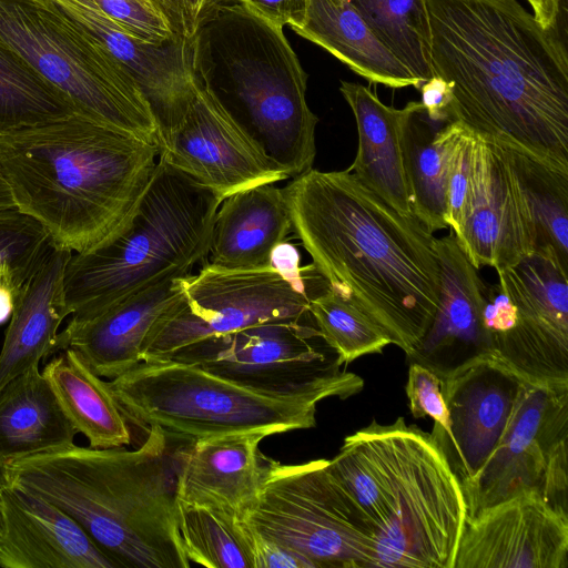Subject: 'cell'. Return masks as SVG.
I'll use <instances>...</instances> for the list:
<instances>
[{
	"mask_svg": "<svg viewBox=\"0 0 568 568\" xmlns=\"http://www.w3.org/2000/svg\"><path fill=\"white\" fill-rule=\"evenodd\" d=\"M452 121L568 170V51L517 0H424Z\"/></svg>",
	"mask_w": 568,
	"mask_h": 568,
	"instance_id": "6da1fadb",
	"label": "cell"
},
{
	"mask_svg": "<svg viewBox=\"0 0 568 568\" xmlns=\"http://www.w3.org/2000/svg\"><path fill=\"white\" fill-rule=\"evenodd\" d=\"M283 191L292 232L327 286L410 354L439 304L435 236L347 170L312 168Z\"/></svg>",
	"mask_w": 568,
	"mask_h": 568,
	"instance_id": "7a4b0ae2",
	"label": "cell"
},
{
	"mask_svg": "<svg viewBox=\"0 0 568 568\" xmlns=\"http://www.w3.org/2000/svg\"><path fill=\"white\" fill-rule=\"evenodd\" d=\"M159 154L156 144L78 111L0 133V168L16 207L72 253L126 225Z\"/></svg>",
	"mask_w": 568,
	"mask_h": 568,
	"instance_id": "3957f363",
	"label": "cell"
},
{
	"mask_svg": "<svg viewBox=\"0 0 568 568\" xmlns=\"http://www.w3.org/2000/svg\"><path fill=\"white\" fill-rule=\"evenodd\" d=\"M168 444L159 426L135 449L73 443L11 463L10 485L63 510L116 568H189Z\"/></svg>",
	"mask_w": 568,
	"mask_h": 568,
	"instance_id": "277c9868",
	"label": "cell"
},
{
	"mask_svg": "<svg viewBox=\"0 0 568 568\" xmlns=\"http://www.w3.org/2000/svg\"><path fill=\"white\" fill-rule=\"evenodd\" d=\"M328 467L371 523L374 568H454L467 507L430 434L403 417L373 420Z\"/></svg>",
	"mask_w": 568,
	"mask_h": 568,
	"instance_id": "5b68a950",
	"label": "cell"
},
{
	"mask_svg": "<svg viewBox=\"0 0 568 568\" xmlns=\"http://www.w3.org/2000/svg\"><path fill=\"white\" fill-rule=\"evenodd\" d=\"M190 50L196 81L288 179L312 169L318 118L283 28L232 2L195 32Z\"/></svg>",
	"mask_w": 568,
	"mask_h": 568,
	"instance_id": "8992f818",
	"label": "cell"
},
{
	"mask_svg": "<svg viewBox=\"0 0 568 568\" xmlns=\"http://www.w3.org/2000/svg\"><path fill=\"white\" fill-rule=\"evenodd\" d=\"M222 199L163 156L126 225L102 245L72 253L63 294L72 318H91L128 296L181 277L210 251Z\"/></svg>",
	"mask_w": 568,
	"mask_h": 568,
	"instance_id": "52a82bcc",
	"label": "cell"
},
{
	"mask_svg": "<svg viewBox=\"0 0 568 568\" xmlns=\"http://www.w3.org/2000/svg\"><path fill=\"white\" fill-rule=\"evenodd\" d=\"M131 424L159 426L186 442L239 433L267 436L316 425L320 394L257 392L175 361L142 362L108 382Z\"/></svg>",
	"mask_w": 568,
	"mask_h": 568,
	"instance_id": "ba28073f",
	"label": "cell"
},
{
	"mask_svg": "<svg viewBox=\"0 0 568 568\" xmlns=\"http://www.w3.org/2000/svg\"><path fill=\"white\" fill-rule=\"evenodd\" d=\"M0 39L78 112L159 144L150 104L132 74L52 0H0Z\"/></svg>",
	"mask_w": 568,
	"mask_h": 568,
	"instance_id": "9c48e42d",
	"label": "cell"
},
{
	"mask_svg": "<svg viewBox=\"0 0 568 568\" xmlns=\"http://www.w3.org/2000/svg\"><path fill=\"white\" fill-rule=\"evenodd\" d=\"M328 462L267 457L261 491L242 519L314 568H374L371 523Z\"/></svg>",
	"mask_w": 568,
	"mask_h": 568,
	"instance_id": "30bf717a",
	"label": "cell"
},
{
	"mask_svg": "<svg viewBox=\"0 0 568 568\" xmlns=\"http://www.w3.org/2000/svg\"><path fill=\"white\" fill-rule=\"evenodd\" d=\"M166 359L193 364L273 395L320 394L346 399L364 387L361 376L341 369L336 353L317 328L303 321L266 322L206 338Z\"/></svg>",
	"mask_w": 568,
	"mask_h": 568,
	"instance_id": "8fae6325",
	"label": "cell"
},
{
	"mask_svg": "<svg viewBox=\"0 0 568 568\" xmlns=\"http://www.w3.org/2000/svg\"><path fill=\"white\" fill-rule=\"evenodd\" d=\"M183 297L163 313L142 345V362L169 358L200 341L274 321H303L310 295L271 266L229 270L209 263L182 278Z\"/></svg>",
	"mask_w": 568,
	"mask_h": 568,
	"instance_id": "7c38bea8",
	"label": "cell"
},
{
	"mask_svg": "<svg viewBox=\"0 0 568 568\" xmlns=\"http://www.w3.org/2000/svg\"><path fill=\"white\" fill-rule=\"evenodd\" d=\"M527 489L568 514V385L523 379L499 443L463 488L466 518Z\"/></svg>",
	"mask_w": 568,
	"mask_h": 568,
	"instance_id": "4fadbf2b",
	"label": "cell"
},
{
	"mask_svg": "<svg viewBox=\"0 0 568 568\" xmlns=\"http://www.w3.org/2000/svg\"><path fill=\"white\" fill-rule=\"evenodd\" d=\"M497 274L517 311L515 325L494 337L497 357L525 381L568 385V268L539 247Z\"/></svg>",
	"mask_w": 568,
	"mask_h": 568,
	"instance_id": "5bb4252c",
	"label": "cell"
},
{
	"mask_svg": "<svg viewBox=\"0 0 568 568\" xmlns=\"http://www.w3.org/2000/svg\"><path fill=\"white\" fill-rule=\"evenodd\" d=\"M453 233L478 271L509 267L536 251L532 207L508 144L474 132L468 190Z\"/></svg>",
	"mask_w": 568,
	"mask_h": 568,
	"instance_id": "9a60e30c",
	"label": "cell"
},
{
	"mask_svg": "<svg viewBox=\"0 0 568 568\" xmlns=\"http://www.w3.org/2000/svg\"><path fill=\"white\" fill-rule=\"evenodd\" d=\"M454 568H568V514L536 489L465 519Z\"/></svg>",
	"mask_w": 568,
	"mask_h": 568,
	"instance_id": "2e32d148",
	"label": "cell"
},
{
	"mask_svg": "<svg viewBox=\"0 0 568 568\" xmlns=\"http://www.w3.org/2000/svg\"><path fill=\"white\" fill-rule=\"evenodd\" d=\"M159 156L210 187L222 201L239 191L288 179L194 77L172 145Z\"/></svg>",
	"mask_w": 568,
	"mask_h": 568,
	"instance_id": "e0dca14e",
	"label": "cell"
},
{
	"mask_svg": "<svg viewBox=\"0 0 568 568\" xmlns=\"http://www.w3.org/2000/svg\"><path fill=\"white\" fill-rule=\"evenodd\" d=\"M521 382L496 354L476 359L442 379L448 432L430 435L462 489L477 476L499 443Z\"/></svg>",
	"mask_w": 568,
	"mask_h": 568,
	"instance_id": "ac0fdd59",
	"label": "cell"
},
{
	"mask_svg": "<svg viewBox=\"0 0 568 568\" xmlns=\"http://www.w3.org/2000/svg\"><path fill=\"white\" fill-rule=\"evenodd\" d=\"M52 1L99 39L132 74L153 113L160 153L168 151L191 98V41L178 37L164 43L148 42L114 22L93 0Z\"/></svg>",
	"mask_w": 568,
	"mask_h": 568,
	"instance_id": "d6986e66",
	"label": "cell"
},
{
	"mask_svg": "<svg viewBox=\"0 0 568 568\" xmlns=\"http://www.w3.org/2000/svg\"><path fill=\"white\" fill-rule=\"evenodd\" d=\"M440 267L439 304L409 363L419 364L443 379L463 366L495 355L494 341L484 322L489 286L468 261L450 231L436 239Z\"/></svg>",
	"mask_w": 568,
	"mask_h": 568,
	"instance_id": "ffe728a7",
	"label": "cell"
},
{
	"mask_svg": "<svg viewBox=\"0 0 568 568\" xmlns=\"http://www.w3.org/2000/svg\"><path fill=\"white\" fill-rule=\"evenodd\" d=\"M264 433L200 438L172 453L175 503L206 505L243 518L261 491L266 459Z\"/></svg>",
	"mask_w": 568,
	"mask_h": 568,
	"instance_id": "44dd1931",
	"label": "cell"
},
{
	"mask_svg": "<svg viewBox=\"0 0 568 568\" xmlns=\"http://www.w3.org/2000/svg\"><path fill=\"white\" fill-rule=\"evenodd\" d=\"M2 568H116L53 504L14 486L0 489Z\"/></svg>",
	"mask_w": 568,
	"mask_h": 568,
	"instance_id": "7402d4cb",
	"label": "cell"
},
{
	"mask_svg": "<svg viewBox=\"0 0 568 568\" xmlns=\"http://www.w3.org/2000/svg\"><path fill=\"white\" fill-rule=\"evenodd\" d=\"M182 278L164 280L91 318L71 317L59 332L55 354L71 348L93 373L110 379L131 371L142 363V345L153 324L183 297Z\"/></svg>",
	"mask_w": 568,
	"mask_h": 568,
	"instance_id": "603a6c76",
	"label": "cell"
},
{
	"mask_svg": "<svg viewBox=\"0 0 568 568\" xmlns=\"http://www.w3.org/2000/svg\"><path fill=\"white\" fill-rule=\"evenodd\" d=\"M339 91L353 112L358 133L357 153L347 171L398 213L414 216L405 136L414 114L424 111L422 102H408L403 109L388 106L355 82L342 81Z\"/></svg>",
	"mask_w": 568,
	"mask_h": 568,
	"instance_id": "cb8c5ba5",
	"label": "cell"
},
{
	"mask_svg": "<svg viewBox=\"0 0 568 568\" xmlns=\"http://www.w3.org/2000/svg\"><path fill=\"white\" fill-rule=\"evenodd\" d=\"M71 254L50 243L20 286L0 351V390L16 376L55 354L59 327L70 315L63 277Z\"/></svg>",
	"mask_w": 568,
	"mask_h": 568,
	"instance_id": "d4e9b609",
	"label": "cell"
},
{
	"mask_svg": "<svg viewBox=\"0 0 568 568\" xmlns=\"http://www.w3.org/2000/svg\"><path fill=\"white\" fill-rule=\"evenodd\" d=\"M291 232L283 189L266 183L239 191L217 209L209 264L229 270L267 267L272 251Z\"/></svg>",
	"mask_w": 568,
	"mask_h": 568,
	"instance_id": "484cf974",
	"label": "cell"
},
{
	"mask_svg": "<svg viewBox=\"0 0 568 568\" xmlns=\"http://www.w3.org/2000/svg\"><path fill=\"white\" fill-rule=\"evenodd\" d=\"M77 434L39 366L0 390V459L7 466L71 445Z\"/></svg>",
	"mask_w": 568,
	"mask_h": 568,
	"instance_id": "4316f807",
	"label": "cell"
},
{
	"mask_svg": "<svg viewBox=\"0 0 568 568\" xmlns=\"http://www.w3.org/2000/svg\"><path fill=\"white\" fill-rule=\"evenodd\" d=\"M327 50L369 82L390 88L418 80L377 38L348 0H310L306 21L294 30Z\"/></svg>",
	"mask_w": 568,
	"mask_h": 568,
	"instance_id": "83f0119b",
	"label": "cell"
},
{
	"mask_svg": "<svg viewBox=\"0 0 568 568\" xmlns=\"http://www.w3.org/2000/svg\"><path fill=\"white\" fill-rule=\"evenodd\" d=\"M42 374L67 417L90 447H119L132 442L130 423L108 382L93 373L75 351L65 348L53 355Z\"/></svg>",
	"mask_w": 568,
	"mask_h": 568,
	"instance_id": "f1b7e54d",
	"label": "cell"
},
{
	"mask_svg": "<svg viewBox=\"0 0 568 568\" xmlns=\"http://www.w3.org/2000/svg\"><path fill=\"white\" fill-rule=\"evenodd\" d=\"M423 113L414 114L408 124L405 162L413 214L433 234L448 227L445 211L450 122L435 131L428 118L422 119Z\"/></svg>",
	"mask_w": 568,
	"mask_h": 568,
	"instance_id": "f546056e",
	"label": "cell"
},
{
	"mask_svg": "<svg viewBox=\"0 0 568 568\" xmlns=\"http://www.w3.org/2000/svg\"><path fill=\"white\" fill-rule=\"evenodd\" d=\"M187 560L207 568H253L243 520L212 506L175 503Z\"/></svg>",
	"mask_w": 568,
	"mask_h": 568,
	"instance_id": "4dcf8cb0",
	"label": "cell"
},
{
	"mask_svg": "<svg viewBox=\"0 0 568 568\" xmlns=\"http://www.w3.org/2000/svg\"><path fill=\"white\" fill-rule=\"evenodd\" d=\"M77 111L73 103L0 39V133Z\"/></svg>",
	"mask_w": 568,
	"mask_h": 568,
	"instance_id": "1f68e13d",
	"label": "cell"
},
{
	"mask_svg": "<svg viewBox=\"0 0 568 568\" xmlns=\"http://www.w3.org/2000/svg\"><path fill=\"white\" fill-rule=\"evenodd\" d=\"M377 38L418 80L435 74L429 55V27L424 0H348Z\"/></svg>",
	"mask_w": 568,
	"mask_h": 568,
	"instance_id": "d6a6232c",
	"label": "cell"
},
{
	"mask_svg": "<svg viewBox=\"0 0 568 568\" xmlns=\"http://www.w3.org/2000/svg\"><path fill=\"white\" fill-rule=\"evenodd\" d=\"M508 146L532 207L536 250L552 248L568 268V170Z\"/></svg>",
	"mask_w": 568,
	"mask_h": 568,
	"instance_id": "836d02e7",
	"label": "cell"
},
{
	"mask_svg": "<svg viewBox=\"0 0 568 568\" xmlns=\"http://www.w3.org/2000/svg\"><path fill=\"white\" fill-rule=\"evenodd\" d=\"M308 314L341 365L364 355L379 354L392 344L373 320L328 286L310 298Z\"/></svg>",
	"mask_w": 568,
	"mask_h": 568,
	"instance_id": "e575fe53",
	"label": "cell"
},
{
	"mask_svg": "<svg viewBox=\"0 0 568 568\" xmlns=\"http://www.w3.org/2000/svg\"><path fill=\"white\" fill-rule=\"evenodd\" d=\"M50 243L37 220L17 207L0 210V276L23 283Z\"/></svg>",
	"mask_w": 568,
	"mask_h": 568,
	"instance_id": "d590c367",
	"label": "cell"
},
{
	"mask_svg": "<svg viewBox=\"0 0 568 568\" xmlns=\"http://www.w3.org/2000/svg\"><path fill=\"white\" fill-rule=\"evenodd\" d=\"M474 132L457 121L450 122L447 153L445 222L455 232L459 225L468 190Z\"/></svg>",
	"mask_w": 568,
	"mask_h": 568,
	"instance_id": "8d00e7d4",
	"label": "cell"
},
{
	"mask_svg": "<svg viewBox=\"0 0 568 568\" xmlns=\"http://www.w3.org/2000/svg\"><path fill=\"white\" fill-rule=\"evenodd\" d=\"M93 1L114 22L142 40L164 43L179 37L152 0Z\"/></svg>",
	"mask_w": 568,
	"mask_h": 568,
	"instance_id": "74e56055",
	"label": "cell"
},
{
	"mask_svg": "<svg viewBox=\"0 0 568 568\" xmlns=\"http://www.w3.org/2000/svg\"><path fill=\"white\" fill-rule=\"evenodd\" d=\"M406 395L415 418L428 416L434 420L432 435L447 434L448 413L439 376L419 364L409 363Z\"/></svg>",
	"mask_w": 568,
	"mask_h": 568,
	"instance_id": "f35d334b",
	"label": "cell"
},
{
	"mask_svg": "<svg viewBox=\"0 0 568 568\" xmlns=\"http://www.w3.org/2000/svg\"><path fill=\"white\" fill-rule=\"evenodd\" d=\"M164 13L174 32L191 41L195 32L216 11L233 0H152Z\"/></svg>",
	"mask_w": 568,
	"mask_h": 568,
	"instance_id": "ab89813d",
	"label": "cell"
},
{
	"mask_svg": "<svg viewBox=\"0 0 568 568\" xmlns=\"http://www.w3.org/2000/svg\"><path fill=\"white\" fill-rule=\"evenodd\" d=\"M243 525L253 568H314L311 561L282 544L260 534L244 520Z\"/></svg>",
	"mask_w": 568,
	"mask_h": 568,
	"instance_id": "60d3db41",
	"label": "cell"
},
{
	"mask_svg": "<svg viewBox=\"0 0 568 568\" xmlns=\"http://www.w3.org/2000/svg\"><path fill=\"white\" fill-rule=\"evenodd\" d=\"M242 3L253 12L284 28L285 24L296 30L306 21L310 0H233Z\"/></svg>",
	"mask_w": 568,
	"mask_h": 568,
	"instance_id": "b9f144b4",
	"label": "cell"
},
{
	"mask_svg": "<svg viewBox=\"0 0 568 568\" xmlns=\"http://www.w3.org/2000/svg\"><path fill=\"white\" fill-rule=\"evenodd\" d=\"M422 93V104L425 115L432 122H452L453 91L452 84L434 75L432 79L423 82L417 89Z\"/></svg>",
	"mask_w": 568,
	"mask_h": 568,
	"instance_id": "7bdbcfd3",
	"label": "cell"
},
{
	"mask_svg": "<svg viewBox=\"0 0 568 568\" xmlns=\"http://www.w3.org/2000/svg\"><path fill=\"white\" fill-rule=\"evenodd\" d=\"M270 266L276 270L296 288L310 295L307 292L306 280L315 272V267L313 264L306 267H301L300 253L295 245L286 241L276 245L271 254Z\"/></svg>",
	"mask_w": 568,
	"mask_h": 568,
	"instance_id": "ee69618b",
	"label": "cell"
},
{
	"mask_svg": "<svg viewBox=\"0 0 568 568\" xmlns=\"http://www.w3.org/2000/svg\"><path fill=\"white\" fill-rule=\"evenodd\" d=\"M516 306L500 285L489 287L488 301L484 311V322L494 337L506 333L516 323Z\"/></svg>",
	"mask_w": 568,
	"mask_h": 568,
	"instance_id": "f6af8a7d",
	"label": "cell"
},
{
	"mask_svg": "<svg viewBox=\"0 0 568 568\" xmlns=\"http://www.w3.org/2000/svg\"><path fill=\"white\" fill-rule=\"evenodd\" d=\"M547 30L567 44V0H547Z\"/></svg>",
	"mask_w": 568,
	"mask_h": 568,
	"instance_id": "bcb514c9",
	"label": "cell"
},
{
	"mask_svg": "<svg viewBox=\"0 0 568 568\" xmlns=\"http://www.w3.org/2000/svg\"><path fill=\"white\" fill-rule=\"evenodd\" d=\"M21 285L22 283L12 277L0 276V325L10 318Z\"/></svg>",
	"mask_w": 568,
	"mask_h": 568,
	"instance_id": "7dc6e473",
	"label": "cell"
},
{
	"mask_svg": "<svg viewBox=\"0 0 568 568\" xmlns=\"http://www.w3.org/2000/svg\"><path fill=\"white\" fill-rule=\"evenodd\" d=\"M16 204L12 199L8 183L6 182L0 168V210L14 209Z\"/></svg>",
	"mask_w": 568,
	"mask_h": 568,
	"instance_id": "c3c4849f",
	"label": "cell"
},
{
	"mask_svg": "<svg viewBox=\"0 0 568 568\" xmlns=\"http://www.w3.org/2000/svg\"><path fill=\"white\" fill-rule=\"evenodd\" d=\"M527 2L530 4L534 11V17L545 29H547V0H527Z\"/></svg>",
	"mask_w": 568,
	"mask_h": 568,
	"instance_id": "681fc988",
	"label": "cell"
},
{
	"mask_svg": "<svg viewBox=\"0 0 568 568\" xmlns=\"http://www.w3.org/2000/svg\"><path fill=\"white\" fill-rule=\"evenodd\" d=\"M10 486L8 466L0 459V489Z\"/></svg>",
	"mask_w": 568,
	"mask_h": 568,
	"instance_id": "f907efd6",
	"label": "cell"
},
{
	"mask_svg": "<svg viewBox=\"0 0 568 568\" xmlns=\"http://www.w3.org/2000/svg\"><path fill=\"white\" fill-rule=\"evenodd\" d=\"M0 529H1V507H0Z\"/></svg>",
	"mask_w": 568,
	"mask_h": 568,
	"instance_id": "816d5d0a",
	"label": "cell"
}]
</instances>
